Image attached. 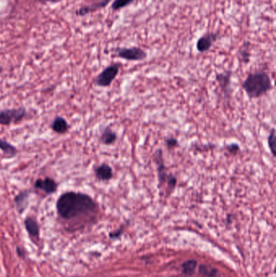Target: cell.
I'll list each match as a JSON object with an SVG mask.
<instances>
[{
  "label": "cell",
  "instance_id": "obj_1",
  "mask_svg": "<svg viewBox=\"0 0 276 277\" xmlns=\"http://www.w3.org/2000/svg\"><path fill=\"white\" fill-rule=\"evenodd\" d=\"M56 209L60 217L72 220L96 213L98 204L89 194L71 191L58 197Z\"/></svg>",
  "mask_w": 276,
  "mask_h": 277
},
{
  "label": "cell",
  "instance_id": "obj_2",
  "mask_svg": "<svg viewBox=\"0 0 276 277\" xmlns=\"http://www.w3.org/2000/svg\"><path fill=\"white\" fill-rule=\"evenodd\" d=\"M242 89L250 100L260 98L273 89L270 75L265 71H256L249 73L243 81Z\"/></svg>",
  "mask_w": 276,
  "mask_h": 277
},
{
  "label": "cell",
  "instance_id": "obj_3",
  "mask_svg": "<svg viewBox=\"0 0 276 277\" xmlns=\"http://www.w3.org/2000/svg\"><path fill=\"white\" fill-rule=\"evenodd\" d=\"M152 161L155 163L157 173L158 188L160 190L165 188L166 183L169 181V177L173 173L168 172L167 167L165 166V159H164L163 150L161 148L155 149L152 155Z\"/></svg>",
  "mask_w": 276,
  "mask_h": 277
},
{
  "label": "cell",
  "instance_id": "obj_4",
  "mask_svg": "<svg viewBox=\"0 0 276 277\" xmlns=\"http://www.w3.org/2000/svg\"><path fill=\"white\" fill-rule=\"evenodd\" d=\"M28 112L25 107L11 108L0 110V125L17 124L25 120Z\"/></svg>",
  "mask_w": 276,
  "mask_h": 277
},
{
  "label": "cell",
  "instance_id": "obj_5",
  "mask_svg": "<svg viewBox=\"0 0 276 277\" xmlns=\"http://www.w3.org/2000/svg\"><path fill=\"white\" fill-rule=\"evenodd\" d=\"M121 67L122 64L120 63H113L107 66L101 73L96 75L94 79L95 85L102 88H108L110 86L114 80L117 78Z\"/></svg>",
  "mask_w": 276,
  "mask_h": 277
},
{
  "label": "cell",
  "instance_id": "obj_6",
  "mask_svg": "<svg viewBox=\"0 0 276 277\" xmlns=\"http://www.w3.org/2000/svg\"><path fill=\"white\" fill-rule=\"evenodd\" d=\"M116 55L127 61H144L148 57V53L138 46L133 47H119L115 50Z\"/></svg>",
  "mask_w": 276,
  "mask_h": 277
},
{
  "label": "cell",
  "instance_id": "obj_7",
  "mask_svg": "<svg viewBox=\"0 0 276 277\" xmlns=\"http://www.w3.org/2000/svg\"><path fill=\"white\" fill-rule=\"evenodd\" d=\"M220 38V33H212V32H208V33H204L202 35L200 38L198 39L196 43V50L198 52L203 53L207 52L211 50L214 43Z\"/></svg>",
  "mask_w": 276,
  "mask_h": 277
},
{
  "label": "cell",
  "instance_id": "obj_8",
  "mask_svg": "<svg viewBox=\"0 0 276 277\" xmlns=\"http://www.w3.org/2000/svg\"><path fill=\"white\" fill-rule=\"evenodd\" d=\"M35 190L42 191L46 195L54 194L57 192L58 188V183L50 177L44 179H37L34 183Z\"/></svg>",
  "mask_w": 276,
  "mask_h": 277
},
{
  "label": "cell",
  "instance_id": "obj_9",
  "mask_svg": "<svg viewBox=\"0 0 276 277\" xmlns=\"http://www.w3.org/2000/svg\"><path fill=\"white\" fill-rule=\"evenodd\" d=\"M232 72L230 70L219 72L215 75V81L223 94L229 97L231 93V78Z\"/></svg>",
  "mask_w": 276,
  "mask_h": 277
},
{
  "label": "cell",
  "instance_id": "obj_10",
  "mask_svg": "<svg viewBox=\"0 0 276 277\" xmlns=\"http://www.w3.org/2000/svg\"><path fill=\"white\" fill-rule=\"evenodd\" d=\"M94 175L99 182H109L113 177V168L107 163H102L94 169Z\"/></svg>",
  "mask_w": 276,
  "mask_h": 277
},
{
  "label": "cell",
  "instance_id": "obj_11",
  "mask_svg": "<svg viewBox=\"0 0 276 277\" xmlns=\"http://www.w3.org/2000/svg\"><path fill=\"white\" fill-rule=\"evenodd\" d=\"M31 193L32 191H29V190H23V191H19L14 198L13 201L15 209L19 214L23 213L25 210L27 209Z\"/></svg>",
  "mask_w": 276,
  "mask_h": 277
},
{
  "label": "cell",
  "instance_id": "obj_12",
  "mask_svg": "<svg viewBox=\"0 0 276 277\" xmlns=\"http://www.w3.org/2000/svg\"><path fill=\"white\" fill-rule=\"evenodd\" d=\"M112 0H100L96 4H92L89 6L82 7L76 12V15L79 16H85L92 12H96L97 10L103 9L108 6V4L111 2Z\"/></svg>",
  "mask_w": 276,
  "mask_h": 277
},
{
  "label": "cell",
  "instance_id": "obj_13",
  "mask_svg": "<svg viewBox=\"0 0 276 277\" xmlns=\"http://www.w3.org/2000/svg\"><path fill=\"white\" fill-rule=\"evenodd\" d=\"M50 127L54 132L60 134V135H64L67 133V131H69L71 126L64 117H61V116H56L52 122Z\"/></svg>",
  "mask_w": 276,
  "mask_h": 277
},
{
  "label": "cell",
  "instance_id": "obj_14",
  "mask_svg": "<svg viewBox=\"0 0 276 277\" xmlns=\"http://www.w3.org/2000/svg\"><path fill=\"white\" fill-rule=\"evenodd\" d=\"M101 144L106 146H110L115 144L117 141V135L115 131L112 129L111 127H106L102 131L99 138Z\"/></svg>",
  "mask_w": 276,
  "mask_h": 277
},
{
  "label": "cell",
  "instance_id": "obj_15",
  "mask_svg": "<svg viewBox=\"0 0 276 277\" xmlns=\"http://www.w3.org/2000/svg\"><path fill=\"white\" fill-rule=\"evenodd\" d=\"M0 150L2 151L5 157L11 159L15 157L18 153V149L11 143L0 138Z\"/></svg>",
  "mask_w": 276,
  "mask_h": 277
},
{
  "label": "cell",
  "instance_id": "obj_16",
  "mask_svg": "<svg viewBox=\"0 0 276 277\" xmlns=\"http://www.w3.org/2000/svg\"><path fill=\"white\" fill-rule=\"evenodd\" d=\"M25 225L26 230L30 235L31 237L38 238L39 236V225L34 218L29 217L25 220Z\"/></svg>",
  "mask_w": 276,
  "mask_h": 277
},
{
  "label": "cell",
  "instance_id": "obj_17",
  "mask_svg": "<svg viewBox=\"0 0 276 277\" xmlns=\"http://www.w3.org/2000/svg\"><path fill=\"white\" fill-rule=\"evenodd\" d=\"M140 0H114L112 3L111 9L114 12H117L123 8L130 6L134 3L138 2Z\"/></svg>",
  "mask_w": 276,
  "mask_h": 277
},
{
  "label": "cell",
  "instance_id": "obj_18",
  "mask_svg": "<svg viewBox=\"0 0 276 277\" xmlns=\"http://www.w3.org/2000/svg\"><path fill=\"white\" fill-rule=\"evenodd\" d=\"M267 145H268L269 149H270V153L272 155L273 157H275L276 136L274 128L270 130L268 136H267Z\"/></svg>",
  "mask_w": 276,
  "mask_h": 277
},
{
  "label": "cell",
  "instance_id": "obj_19",
  "mask_svg": "<svg viewBox=\"0 0 276 277\" xmlns=\"http://www.w3.org/2000/svg\"><path fill=\"white\" fill-rule=\"evenodd\" d=\"M196 265H197V263L194 260H189V261L186 262L182 266L184 273L187 274V275L193 273L196 268Z\"/></svg>",
  "mask_w": 276,
  "mask_h": 277
},
{
  "label": "cell",
  "instance_id": "obj_20",
  "mask_svg": "<svg viewBox=\"0 0 276 277\" xmlns=\"http://www.w3.org/2000/svg\"><path fill=\"white\" fill-rule=\"evenodd\" d=\"M165 145L167 147L168 149L172 150L174 148H179V142L174 137H168V138H165Z\"/></svg>",
  "mask_w": 276,
  "mask_h": 277
},
{
  "label": "cell",
  "instance_id": "obj_21",
  "mask_svg": "<svg viewBox=\"0 0 276 277\" xmlns=\"http://www.w3.org/2000/svg\"><path fill=\"white\" fill-rule=\"evenodd\" d=\"M239 54H240L242 62H244L245 64H248L249 62V58H250L249 47H246V45L243 44V47L241 49Z\"/></svg>",
  "mask_w": 276,
  "mask_h": 277
},
{
  "label": "cell",
  "instance_id": "obj_22",
  "mask_svg": "<svg viewBox=\"0 0 276 277\" xmlns=\"http://www.w3.org/2000/svg\"><path fill=\"white\" fill-rule=\"evenodd\" d=\"M225 148H226L227 152H228V153H230L231 155H233V156L236 155V154H238V152H240L241 151L240 145H238V144H236V143H232V144H230V145H227V146L225 147Z\"/></svg>",
  "mask_w": 276,
  "mask_h": 277
},
{
  "label": "cell",
  "instance_id": "obj_23",
  "mask_svg": "<svg viewBox=\"0 0 276 277\" xmlns=\"http://www.w3.org/2000/svg\"><path fill=\"white\" fill-rule=\"evenodd\" d=\"M200 272L203 275H207V276H213L216 274V270L213 269L211 267H207V266H201L200 267Z\"/></svg>",
  "mask_w": 276,
  "mask_h": 277
},
{
  "label": "cell",
  "instance_id": "obj_24",
  "mask_svg": "<svg viewBox=\"0 0 276 277\" xmlns=\"http://www.w3.org/2000/svg\"><path fill=\"white\" fill-rule=\"evenodd\" d=\"M36 2L43 3V4H46V3H56L58 2V0H35Z\"/></svg>",
  "mask_w": 276,
  "mask_h": 277
},
{
  "label": "cell",
  "instance_id": "obj_25",
  "mask_svg": "<svg viewBox=\"0 0 276 277\" xmlns=\"http://www.w3.org/2000/svg\"><path fill=\"white\" fill-rule=\"evenodd\" d=\"M234 1H236V2H238V1H240V0H234Z\"/></svg>",
  "mask_w": 276,
  "mask_h": 277
}]
</instances>
